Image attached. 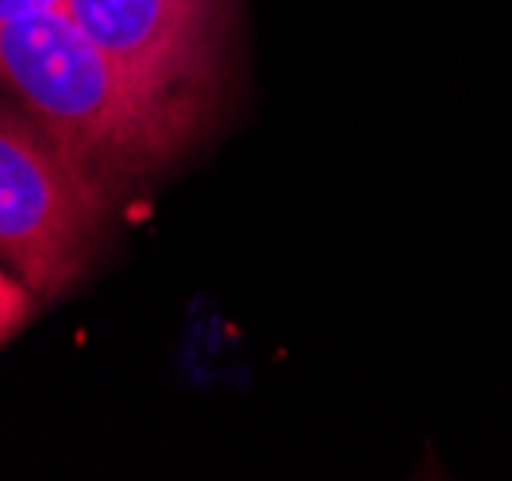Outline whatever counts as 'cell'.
Masks as SVG:
<instances>
[{
  "label": "cell",
  "mask_w": 512,
  "mask_h": 481,
  "mask_svg": "<svg viewBox=\"0 0 512 481\" xmlns=\"http://www.w3.org/2000/svg\"><path fill=\"white\" fill-rule=\"evenodd\" d=\"M0 85L108 193L162 170L201 112L143 85L66 12L0 27Z\"/></svg>",
  "instance_id": "1"
},
{
  "label": "cell",
  "mask_w": 512,
  "mask_h": 481,
  "mask_svg": "<svg viewBox=\"0 0 512 481\" xmlns=\"http://www.w3.org/2000/svg\"><path fill=\"white\" fill-rule=\"evenodd\" d=\"M62 12L154 93L205 104L224 0H66Z\"/></svg>",
  "instance_id": "3"
},
{
  "label": "cell",
  "mask_w": 512,
  "mask_h": 481,
  "mask_svg": "<svg viewBox=\"0 0 512 481\" xmlns=\"http://www.w3.org/2000/svg\"><path fill=\"white\" fill-rule=\"evenodd\" d=\"M31 308H35V293H31L16 274H12V278L0 274V316H4V320H20V324H27Z\"/></svg>",
  "instance_id": "4"
},
{
  "label": "cell",
  "mask_w": 512,
  "mask_h": 481,
  "mask_svg": "<svg viewBox=\"0 0 512 481\" xmlns=\"http://www.w3.org/2000/svg\"><path fill=\"white\" fill-rule=\"evenodd\" d=\"M16 328H24V324H20V320H4V316H0V343H4Z\"/></svg>",
  "instance_id": "6"
},
{
  "label": "cell",
  "mask_w": 512,
  "mask_h": 481,
  "mask_svg": "<svg viewBox=\"0 0 512 481\" xmlns=\"http://www.w3.org/2000/svg\"><path fill=\"white\" fill-rule=\"evenodd\" d=\"M62 4L66 0H0V27L31 20V16H47V12H62Z\"/></svg>",
  "instance_id": "5"
},
{
  "label": "cell",
  "mask_w": 512,
  "mask_h": 481,
  "mask_svg": "<svg viewBox=\"0 0 512 481\" xmlns=\"http://www.w3.org/2000/svg\"><path fill=\"white\" fill-rule=\"evenodd\" d=\"M108 197L20 104L0 101V258L35 297H58L77 281Z\"/></svg>",
  "instance_id": "2"
}]
</instances>
